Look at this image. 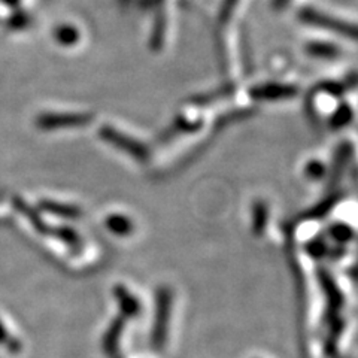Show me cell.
I'll list each match as a JSON object with an SVG mask.
<instances>
[{"label": "cell", "instance_id": "7a4b0ae2", "mask_svg": "<svg viewBox=\"0 0 358 358\" xmlns=\"http://www.w3.org/2000/svg\"><path fill=\"white\" fill-rule=\"evenodd\" d=\"M85 122H88V117L81 114H45L38 120V124L42 129L83 126Z\"/></svg>", "mask_w": 358, "mask_h": 358}, {"label": "cell", "instance_id": "52a82bcc", "mask_svg": "<svg viewBox=\"0 0 358 358\" xmlns=\"http://www.w3.org/2000/svg\"><path fill=\"white\" fill-rule=\"evenodd\" d=\"M118 297H120L122 308H124V310L127 313H136L138 312V303L133 300V297L130 299V296L126 294V291L118 289Z\"/></svg>", "mask_w": 358, "mask_h": 358}, {"label": "cell", "instance_id": "8992f818", "mask_svg": "<svg viewBox=\"0 0 358 358\" xmlns=\"http://www.w3.org/2000/svg\"><path fill=\"white\" fill-rule=\"evenodd\" d=\"M108 226L110 230H114L115 233H120V234H124L130 230V222L122 218V217H112L109 218L108 221Z\"/></svg>", "mask_w": 358, "mask_h": 358}, {"label": "cell", "instance_id": "ba28073f", "mask_svg": "<svg viewBox=\"0 0 358 358\" xmlns=\"http://www.w3.org/2000/svg\"><path fill=\"white\" fill-rule=\"evenodd\" d=\"M47 208L52 212H55V214H62L64 217H78V210L75 208H71V206H60V205H47Z\"/></svg>", "mask_w": 358, "mask_h": 358}, {"label": "cell", "instance_id": "3957f363", "mask_svg": "<svg viewBox=\"0 0 358 358\" xmlns=\"http://www.w3.org/2000/svg\"><path fill=\"white\" fill-rule=\"evenodd\" d=\"M102 136L106 141L114 142V145H117V147H120L121 150H124L127 152H131L134 157H138V159H145V150H142V147H139L138 143H134L129 138L122 136V134H118L117 131H114L112 129H106L105 127L102 130Z\"/></svg>", "mask_w": 358, "mask_h": 358}, {"label": "cell", "instance_id": "6da1fadb", "mask_svg": "<svg viewBox=\"0 0 358 358\" xmlns=\"http://www.w3.org/2000/svg\"><path fill=\"white\" fill-rule=\"evenodd\" d=\"M169 310H171V296L166 291L159 293V303H157V320H155V329H154V342L160 346L164 342V331L167 321H169Z\"/></svg>", "mask_w": 358, "mask_h": 358}, {"label": "cell", "instance_id": "30bf717a", "mask_svg": "<svg viewBox=\"0 0 358 358\" xmlns=\"http://www.w3.org/2000/svg\"><path fill=\"white\" fill-rule=\"evenodd\" d=\"M5 2H6V3H9V5H17L18 0H5Z\"/></svg>", "mask_w": 358, "mask_h": 358}, {"label": "cell", "instance_id": "9c48e42d", "mask_svg": "<svg viewBox=\"0 0 358 358\" xmlns=\"http://www.w3.org/2000/svg\"><path fill=\"white\" fill-rule=\"evenodd\" d=\"M6 341V331L2 327V324H0V342H5Z\"/></svg>", "mask_w": 358, "mask_h": 358}, {"label": "cell", "instance_id": "277c9868", "mask_svg": "<svg viewBox=\"0 0 358 358\" xmlns=\"http://www.w3.org/2000/svg\"><path fill=\"white\" fill-rule=\"evenodd\" d=\"M308 21H312V22H321L320 26H324L327 29H333L336 31H341V33H345V35H348L354 39H358V29L357 27H351V26H346V24H342V22H338V21H331L329 20L327 17H322V15H317V14H310V13H306L303 15Z\"/></svg>", "mask_w": 358, "mask_h": 358}, {"label": "cell", "instance_id": "5b68a950", "mask_svg": "<svg viewBox=\"0 0 358 358\" xmlns=\"http://www.w3.org/2000/svg\"><path fill=\"white\" fill-rule=\"evenodd\" d=\"M78 38H80V35H78L75 27L64 26V27H60L55 30V39H57L63 45H72L78 41Z\"/></svg>", "mask_w": 358, "mask_h": 358}]
</instances>
